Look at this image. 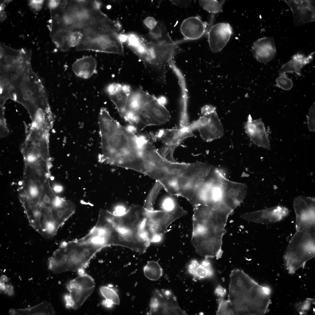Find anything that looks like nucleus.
Here are the masks:
<instances>
[{"instance_id":"nucleus-18","label":"nucleus","mask_w":315,"mask_h":315,"mask_svg":"<svg viewBox=\"0 0 315 315\" xmlns=\"http://www.w3.org/2000/svg\"><path fill=\"white\" fill-rule=\"evenodd\" d=\"M232 32L231 27L226 23H218L211 26L207 32L211 51L213 52L220 51L229 41Z\"/></svg>"},{"instance_id":"nucleus-42","label":"nucleus","mask_w":315,"mask_h":315,"mask_svg":"<svg viewBox=\"0 0 315 315\" xmlns=\"http://www.w3.org/2000/svg\"><path fill=\"white\" fill-rule=\"evenodd\" d=\"M279 75L276 81V86L284 90H290L293 85L291 79L288 78L286 74H280Z\"/></svg>"},{"instance_id":"nucleus-31","label":"nucleus","mask_w":315,"mask_h":315,"mask_svg":"<svg viewBox=\"0 0 315 315\" xmlns=\"http://www.w3.org/2000/svg\"><path fill=\"white\" fill-rule=\"evenodd\" d=\"M140 89L131 91L121 117L127 121L140 108Z\"/></svg>"},{"instance_id":"nucleus-9","label":"nucleus","mask_w":315,"mask_h":315,"mask_svg":"<svg viewBox=\"0 0 315 315\" xmlns=\"http://www.w3.org/2000/svg\"><path fill=\"white\" fill-rule=\"evenodd\" d=\"M202 116L198 119L188 125L193 132L197 130L202 139L205 141H211L222 137L224 134L223 127L216 111V108L206 105L201 109Z\"/></svg>"},{"instance_id":"nucleus-44","label":"nucleus","mask_w":315,"mask_h":315,"mask_svg":"<svg viewBox=\"0 0 315 315\" xmlns=\"http://www.w3.org/2000/svg\"><path fill=\"white\" fill-rule=\"evenodd\" d=\"M315 103L310 108L307 116V125L308 129L311 132L315 130Z\"/></svg>"},{"instance_id":"nucleus-20","label":"nucleus","mask_w":315,"mask_h":315,"mask_svg":"<svg viewBox=\"0 0 315 315\" xmlns=\"http://www.w3.org/2000/svg\"><path fill=\"white\" fill-rule=\"evenodd\" d=\"M141 108L144 109L161 124L166 123L170 119V113L160 100L147 92L143 97Z\"/></svg>"},{"instance_id":"nucleus-19","label":"nucleus","mask_w":315,"mask_h":315,"mask_svg":"<svg viewBox=\"0 0 315 315\" xmlns=\"http://www.w3.org/2000/svg\"><path fill=\"white\" fill-rule=\"evenodd\" d=\"M244 128L246 132L255 144L268 150L270 149L265 127L261 119L253 120L249 115L244 124Z\"/></svg>"},{"instance_id":"nucleus-21","label":"nucleus","mask_w":315,"mask_h":315,"mask_svg":"<svg viewBox=\"0 0 315 315\" xmlns=\"http://www.w3.org/2000/svg\"><path fill=\"white\" fill-rule=\"evenodd\" d=\"M252 50L253 56L258 61L267 63L274 58L276 51L274 38L265 37L253 43Z\"/></svg>"},{"instance_id":"nucleus-24","label":"nucleus","mask_w":315,"mask_h":315,"mask_svg":"<svg viewBox=\"0 0 315 315\" xmlns=\"http://www.w3.org/2000/svg\"><path fill=\"white\" fill-rule=\"evenodd\" d=\"M206 25L199 16L192 17L183 21L180 31L185 39L189 41L196 40L200 38L206 32Z\"/></svg>"},{"instance_id":"nucleus-2","label":"nucleus","mask_w":315,"mask_h":315,"mask_svg":"<svg viewBox=\"0 0 315 315\" xmlns=\"http://www.w3.org/2000/svg\"><path fill=\"white\" fill-rule=\"evenodd\" d=\"M98 122L101 149L98 156L99 162L144 173L141 153L143 136L137 135L122 125L104 107L100 110Z\"/></svg>"},{"instance_id":"nucleus-6","label":"nucleus","mask_w":315,"mask_h":315,"mask_svg":"<svg viewBox=\"0 0 315 315\" xmlns=\"http://www.w3.org/2000/svg\"><path fill=\"white\" fill-rule=\"evenodd\" d=\"M315 232L296 231L291 238L284 257L289 274L304 268L307 262L315 257Z\"/></svg>"},{"instance_id":"nucleus-25","label":"nucleus","mask_w":315,"mask_h":315,"mask_svg":"<svg viewBox=\"0 0 315 315\" xmlns=\"http://www.w3.org/2000/svg\"><path fill=\"white\" fill-rule=\"evenodd\" d=\"M97 61L94 57L87 56L77 60L73 64L72 69L77 76L88 79L97 72Z\"/></svg>"},{"instance_id":"nucleus-53","label":"nucleus","mask_w":315,"mask_h":315,"mask_svg":"<svg viewBox=\"0 0 315 315\" xmlns=\"http://www.w3.org/2000/svg\"><path fill=\"white\" fill-rule=\"evenodd\" d=\"M0 20L1 21H3L6 18V14L2 11H0Z\"/></svg>"},{"instance_id":"nucleus-8","label":"nucleus","mask_w":315,"mask_h":315,"mask_svg":"<svg viewBox=\"0 0 315 315\" xmlns=\"http://www.w3.org/2000/svg\"><path fill=\"white\" fill-rule=\"evenodd\" d=\"M50 129L44 126L31 125L21 148L24 165L41 160L52 161L49 144Z\"/></svg>"},{"instance_id":"nucleus-48","label":"nucleus","mask_w":315,"mask_h":315,"mask_svg":"<svg viewBox=\"0 0 315 315\" xmlns=\"http://www.w3.org/2000/svg\"><path fill=\"white\" fill-rule=\"evenodd\" d=\"M172 4L179 7L186 8L190 5L192 1L191 0H171Z\"/></svg>"},{"instance_id":"nucleus-4","label":"nucleus","mask_w":315,"mask_h":315,"mask_svg":"<svg viewBox=\"0 0 315 315\" xmlns=\"http://www.w3.org/2000/svg\"><path fill=\"white\" fill-rule=\"evenodd\" d=\"M10 98L24 106L32 121L38 113L50 110L43 86L31 67L21 75L12 76Z\"/></svg>"},{"instance_id":"nucleus-17","label":"nucleus","mask_w":315,"mask_h":315,"mask_svg":"<svg viewBox=\"0 0 315 315\" xmlns=\"http://www.w3.org/2000/svg\"><path fill=\"white\" fill-rule=\"evenodd\" d=\"M88 50L124 55L120 34L112 33L98 35L94 39Z\"/></svg>"},{"instance_id":"nucleus-35","label":"nucleus","mask_w":315,"mask_h":315,"mask_svg":"<svg viewBox=\"0 0 315 315\" xmlns=\"http://www.w3.org/2000/svg\"><path fill=\"white\" fill-rule=\"evenodd\" d=\"M100 291L105 299L102 304L105 307L110 308L113 305L119 304L120 300L116 289L111 285L102 286L100 287Z\"/></svg>"},{"instance_id":"nucleus-39","label":"nucleus","mask_w":315,"mask_h":315,"mask_svg":"<svg viewBox=\"0 0 315 315\" xmlns=\"http://www.w3.org/2000/svg\"><path fill=\"white\" fill-rule=\"evenodd\" d=\"M98 35L92 31L83 34L78 44L76 47L77 51L88 50L92 42Z\"/></svg>"},{"instance_id":"nucleus-32","label":"nucleus","mask_w":315,"mask_h":315,"mask_svg":"<svg viewBox=\"0 0 315 315\" xmlns=\"http://www.w3.org/2000/svg\"><path fill=\"white\" fill-rule=\"evenodd\" d=\"M11 76V74L9 71L0 67L1 107L4 108L6 100L10 98Z\"/></svg>"},{"instance_id":"nucleus-41","label":"nucleus","mask_w":315,"mask_h":315,"mask_svg":"<svg viewBox=\"0 0 315 315\" xmlns=\"http://www.w3.org/2000/svg\"><path fill=\"white\" fill-rule=\"evenodd\" d=\"M163 200L161 207L162 210L171 211L179 205L174 195L169 194Z\"/></svg>"},{"instance_id":"nucleus-13","label":"nucleus","mask_w":315,"mask_h":315,"mask_svg":"<svg viewBox=\"0 0 315 315\" xmlns=\"http://www.w3.org/2000/svg\"><path fill=\"white\" fill-rule=\"evenodd\" d=\"M146 209L147 214L151 223L154 232L156 235L162 237L172 222L187 213L179 205L171 211Z\"/></svg>"},{"instance_id":"nucleus-23","label":"nucleus","mask_w":315,"mask_h":315,"mask_svg":"<svg viewBox=\"0 0 315 315\" xmlns=\"http://www.w3.org/2000/svg\"><path fill=\"white\" fill-rule=\"evenodd\" d=\"M106 90L122 116L132 91L130 87L127 85L113 83L109 85Z\"/></svg>"},{"instance_id":"nucleus-37","label":"nucleus","mask_w":315,"mask_h":315,"mask_svg":"<svg viewBox=\"0 0 315 315\" xmlns=\"http://www.w3.org/2000/svg\"><path fill=\"white\" fill-rule=\"evenodd\" d=\"M145 276L152 281L159 279L162 276L163 270L158 262L154 261L148 262L143 269Z\"/></svg>"},{"instance_id":"nucleus-30","label":"nucleus","mask_w":315,"mask_h":315,"mask_svg":"<svg viewBox=\"0 0 315 315\" xmlns=\"http://www.w3.org/2000/svg\"><path fill=\"white\" fill-rule=\"evenodd\" d=\"M11 315H53L55 312L51 304L45 301L34 307L24 309H10Z\"/></svg>"},{"instance_id":"nucleus-1","label":"nucleus","mask_w":315,"mask_h":315,"mask_svg":"<svg viewBox=\"0 0 315 315\" xmlns=\"http://www.w3.org/2000/svg\"><path fill=\"white\" fill-rule=\"evenodd\" d=\"M89 241L102 249L111 246L144 253L155 235L145 207L132 206L120 214L100 210L97 222L87 235Z\"/></svg>"},{"instance_id":"nucleus-36","label":"nucleus","mask_w":315,"mask_h":315,"mask_svg":"<svg viewBox=\"0 0 315 315\" xmlns=\"http://www.w3.org/2000/svg\"><path fill=\"white\" fill-rule=\"evenodd\" d=\"M67 288H95V282L93 278L85 273L71 280L66 285Z\"/></svg>"},{"instance_id":"nucleus-26","label":"nucleus","mask_w":315,"mask_h":315,"mask_svg":"<svg viewBox=\"0 0 315 315\" xmlns=\"http://www.w3.org/2000/svg\"><path fill=\"white\" fill-rule=\"evenodd\" d=\"M146 41L153 43L173 44L178 41H173L169 35L166 25L162 21H158L155 26L143 36Z\"/></svg>"},{"instance_id":"nucleus-43","label":"nucleus","mask_w":315,"mask_h":315,"mask_svg":"<svg viewBox=\"0 0 315 315\" xmlns=\"http://www.w3.org/2000/svg\"><path fill=\"white\" fill-rule=\"evenodd\" d=\"M83 8L89 11L96 8H100L101 3L96 0H78Z\"/></svg>"},{"instance_id":"nucleus-11","label":"nucleus","mask_w":315,"mask_h":315,"mask_svg":"<svg viewBox=\"0 0 315 315\" xmlns=\"http://www.w3.org/2000/svg\"><path fill=\"white\" fill-rule=\"evenodd\" d=\"M296 231L315 232V199L313 197L299 196L293 201Z\"/></svg>"},{"instance_id":"nucleus-54","label":"nucleus","mask_w":315,"mask_h":315,"mask_svg":"<svg viewBox=\"0 0 315 315\" xmlns=\"http://www.w3.org/2000/svg\"><path fill=\"white\" fill-rule=\"evenodd\" d=\"M7 280V278L5 276H3L1 277V282L6 281Z\"/></svg>"},{"instance_id":"nucleus-46","label":"nucleus","mask_w":315,"mask_h":315,"mask_svg":"<svg viewBox=\"0 0 315 315\" xmlns=\"http://www.w3.org/2000/svg\"><path fill=\"white\" fill-rule=\"evenodd\" d=\"M44 1L43 0H31L29 2V5L32 10L34 11H38L41 8Z\"/></svg>"},{"instance_id":"nucleus-10","label":"nucleus","mask_w":315,"mask_h":315,"mask_svg":"<svg viewBox=\"0 0 315 315\" xmlns=\"http://www.w3.org/2000/svg\"><path fill=\"white\" fill-rule=\"evenodd\" d=\"M193 132L187 126L177 129H162L155 134V139L160 141L165 145L158 151L164 158L172 162L176 161L174 157V151L186 139L193 137Z\"/></svg>"},{"instance_id":"nucleus-50","label":"nucleus","mask_w":315,"mask_h":315,"mask_svg":"<svg viewBox=\"0 0 315 315\" xmlns=\"http://www.w3.org/2000/svg\"><path fill=\"white\" fill-rule=\"evenodd\" d=\"M1 290L4 291L6 293H8L9 295L13 294V287L10 284H7L5 285L4 284L1 287Z\"/></svg>"},{"instance_id":"nucleus-33","label":"nucleus","mask_w":315,"mask_h":315,"mask_svg":"<svg viewBox=\"0 0 315 315\" xmlns=\"http://www.w3.org/2000/svg\"><path fill=\"white\" fill-rule=\"evenodd\" d=\"M121 26L118 21L112 20L108 17L100 21L92 31L98 35L119 33Z\"/></svg>"},{"instance_id":"nucleus-45","label":"nucleus","mask_w":315,"mask_h":315,"mask_svg":"<svg viewBox=\"0 0 315 315\" xmlns=\"http://www.w3.org/2000/svg\"><path fill=\"white\" fill-rule=\"evenodd\" d=\"M83 36V34L80 31H72L70 37L71 47H76L80 43Z\"/></svg>"},{"instance_id":"nucleus-51","label":"nucleus","mask_w":315,"mask_h":315,"mask_svg":"<svg viewBox=\"0 0 315 315\" xmlns=\"http://www.w3.org/2000/svg\"><path fill=\"white\" fill-rule=\"evenodd\" d=\"M312 300V299L310 300L309 299H308L306 300L304 302H303L302 304V306L301 305V307L298 308L299 310L300 311V312H304V311L307 310L308 307H309L310 304V302Z\"/></svg>"},{"instance_id":"nucleus-22","label":"nucleus","mask_w":315,"mask_h":315,"mask_svg":"<svg viewBox=\"0 0 315 315\" xmlns=\"http://www.w3.org/2000/svg\"><path fill=\"white\" fill-rule=\"evenodd\" d=\"M52 166L51 161L45 160L25 165L23 178L39 182L44 185L50 177Z\"/></svg>"},{"instance_id":"nucleus-5","label":"nucleus","mask_w":315,"mask_h":315,"mask_svg":"<svg viewBox=\"0 0 315 315\" xmlns=\"http://www.w3.org/2000/svg\"><path fill=\"white\" fill-rule=\"evenodd\" d=\"M101 249L78 239L63 241L48 258V269L57 274L84 270L92 259Z\"/></svg>"},{"instance_id":"nucleus-29","label":"nucleus","mask_w":315,"mask_h":315,"mask_svg":"<svg viewBox=\"0 0 315 315\" xmlns=\"http://www.w3.org/2000/svg\"><path fill=\"white\" fill-rule=\"evenodd\" d=\"M187 270L194 278L199 279L211 277L214 274L211 263L206 259L200 263L196 260H192L187 266Z\"/></svg>"},{"instance_id":"nucleus-28","label":"nucleus","mask_w":315,"mask_h":315,"mask_svg":"<svg viewBox=\"0 0 315 315\" xmlns=\"http://www.w3.org/2000/svg\"><path fill=\"white\" fill-rule=\"evenodd\" d=\"M94 288H74L68 289L69 293L65 295L64 297L69 308L76 310L80 308L92 293Z\"/></svg>"},{"instance_id":"nucleus-34","label":"nucleus","mask_w":315,"mask_h":315,"mask_svg":"<svg viewBox=\"0 0 315 315\" xmlns=\"http://www.w3.org/2000/svg\"><path fill=\"white\" fill-rule=\"evenodd\" d=\"M72 31L67 29H61L51 34L53 43L61 51H67L71 47L70 37Z\"/></svg>"},{"instance_id":"nucleus-15","label":"nucleus","mask_w":315,"mask_h":315,"mask_svg":"<svg viewBox=\"0 0 315 315\" xmlns=\"http://www.w3.org/2000/svg\"><path fill=\"white\" fill-rule=\"evenodd\" d=\"M293 13V22L298 26L315 20V1L285 0Z\"/></svg>"},{"instance_id":"nucleus-3","label":"nucleus","mask_w":315,"mask_h":315,"mask_svg":"<svg viewBox=\"0 0 315 315\" xmlns=\"http://www.w3.org/2000/svg\"><path fill=\"white\" fill-rule=\"evenodd\" d=\"M193 208L191 243L199 255L206 259H218L223 254L222 239L226 223L215 210L206 205Z\"/></svg>"},{"instance_id":"nucleus-16","label":"nucleus","mask_w":315,"mask_h":315,"mask_svg":"<svg viewBox=\"0 0 315 315\" xmlns=\"http://www.w3.org/2000/svg\"><path fill=\"white\" fill-rule=\"evenodd\" d=\"M288 209L281 205L262 210L242 214L241 217L244 219L262 224H270L279 221L289 214Z\"/></svg>"},{"instance_id":"nucleus-14","label":"nucleus","mask_w":315,"mask_h":315,"mask_svg":"<svg viewBox=\"0 0 315 315\" xmlns=\"http://www.w3.org/2000/svg\"><path fill=\"white\" fill-rule=\"evenodd\" d=\"M221 188L222 201L233 211L244 199L247 192L245 184L230 181L224 176L222 178Z\"/></svg>"},{"instance_id":"nucleus-47","label":"nucleus","mask_w":315,"mask_h":315,"mask_svg":"<svg viewBox=\"0 0 315 315\" xmlns=\"http://www.w3.org/2000/svg\"><path fill=\"white\" fill-rule=\"evenodd\" d=\"M145 24L150 30L152 29L156 25L157 22L153 17H148L146 18L143 21Z\"/></svg>"},{"instance_id":"nucleus-40","label":"nucleus","mask_w":315,"mask_h":315,"mask_svg":"<svg viewBox=\"0 0 315 315\" xmlns=\"http://www.w3.org/2000/svg\"><path fill=\"white\" fill-rule=\"evenodd\" d=\"M138 112L141 120L146 127L161 125L144 108L139 109Z\"/></svg>"},{"instance_id":"nucleus-12","label":"nucleus","mask_w":315,"mask_h":315,"mask_svg":"<svg viewBox=\"0 0 315 315\" xmlns=\"http://www.w3.org/2000/svg\"><path fill=\"white\" fill-rule=\"evenodd\" d=\"M149 315H186L179 306L176 298L169 290H155L150 303Z\"/></svg>"},{"instance_id":"nucleus-7","label":"nucleus","mask_w":315,"mask_h":315,"mask_svg":"<svg viewBox=\"0 0 315 315\" xmlns=\"http://www.w3.org/2000/svg\"><path fill=\"white\" fill-rule=\"evenodd\" d=\"M144 163V174L156 180L162 186L170 181L179 167L178 162H173L164 158L155 147L148 142L142 151Z\"/></svg>"},{"instance_id":"nucleus-27","label":"nucleus","mask_w":315,"mask_h":315,"mask_svg":"<svg viewBox=\"0 0 315 315\" xmlns=\"http://www.w3.org/2000/svg\"><path fill=\"white\" fill-rule=\"evenodd\" d=\"M314 53H311L307 56L300 53L294 55L290 60L283 65L279 69L278 71L279 74L294 73L298 76H300L301 69L311 62L313 59Z\"/></svg>"},{"instance_id":"nucleus-52","label":"nucleus","mask_w":315,"mask_h":315,"mask_svg":"<svg viewBox=\"0 0 315 315\" xmlns=\"http://www.w3.org/2000/svg\"><path fill=\"white\" fill-rule=\"evenodd\" d=\"M60 0H50L48 3V6L50 10L55 9L57 8L60 4Z\"/></svg>"},{"instance_id":"nucleus-49","label":"nucleus","mask_w":315,"mask_h":315,"mask_svg":"<svg viewBox=\"0 0 315 315\" xmlns=\"http://www.w3.org/2000/svg\"><path fill=\"white\" fill-rule=\"evenodd\" d=\"M215 293L220 298H223L226 293V290L222 286H218L216 288Z\"/></svg>"},{"instance_id":"nucleus-38","label":"nucleus","mask_w":315,"mask_h":315,"mask_svg":"<svg viewBox=\"0 0 315 315\" xmlns=\"http://www.w3.org/2000/svg\"><path fill=\"white\" fill-rule=\"evenodd\" d=\"M198 1L201 6L209 12L216 13L223 11L221 4L217 0H199Z\"/></svg>"}]
</instances>
